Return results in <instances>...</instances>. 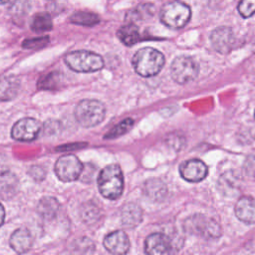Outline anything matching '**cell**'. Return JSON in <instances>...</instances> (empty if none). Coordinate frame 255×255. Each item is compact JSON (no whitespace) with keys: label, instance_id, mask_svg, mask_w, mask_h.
Instances as JSON below:
<instances>
[{"label":"cell","instance_id":"cell-3","mask_svg":"<svg viewBox=\"0 0 255 255\" xmlns=\"http://www.w3.org/2000/svg\"><path fill=\"white\" fill-rule=\"evenodd\" d=\"M65 62L71 70L79 73L96 72L104 67V60L99 54L85 50L67 54Z\"/></svg>","mask_w":255,"mask_h":255},{"label":"cell","instance_id":"cell-6","mask_svg":"<svg viewBox=\"0 0 255 255\" xmlns=\"http://www.w3.org/2000/svg\"><path fill=\"white\" fill-rule=\"evenodd\" d=\"M191 11L188 5L174 0L164 4L160 10V21L167 27L179 29L184 27L189 21Z\"/></svg>","mask_w":255,"mask_h":255},{"label":"cell","instance_id":"cell-12","mask_svg":"<svg viewBox=\"0 0 255 255\" xmlns=\"http://www.w3.org/2000/svg\"><path fill=\"white\" fill-rule=\"evenodd\" d=\"M171 242L169 238L162 233H152L146 237L144 249L150 255H162L171 251Z\"/></svg>","mask_w":255,"mask_h":255},{"label":"cell","instance_id":"cell-1","mask_svg":"<svg viewBox=\"0 0 255 255\" xmlns=\"http://www.w3.org/2000/svg\"><path fill=\"white\" fill-rule=\"evenodd\" d=\"M101 194L108 199H117L124 189V175L119 164H109L104 167L98 177Z\"/></svg>","mask_w":255,"mask_h":255},{"label":"cell","instance_id":"cell-30","mask_svg":"<svg viewBox=\"0 0 255 255\" xmlns=\"http://www.w3.org/2000/svg\"><path fill=\"white\" fill-rule=\"evenodd\" d=\"M49 43L48 37H40L34 39H27L23 42L22 46L26 49H40Z\"/></svg>","mask_w":255,"mask_h":255},{"label":"cell","instance_id":"cell-19","mask_svg":"<svg viewBox=\"0 0 255 255\" xmlns=\"http://www.w3.org/2000/svg\"><path fill=\"white\" fill-rule=\"evenodd\" d=\"M144 193L152 200H162L167 193V188L161 180L150 178L144 183Z\"/></svg>","mask_w":255,"mask_h":255},{"label":"cell","instance_id":"cell-21","mask_svg":"<svg viewBox=\"0 0 255 255\" xmlns=\"http://www.w3.org/2000/svg\"><path fill=\"white\" fill-rule=\"evenodd\" d=\"M118 37L125 45L132 46L139 40L138 28L133 24L125 25L118 31Z\"/></svg>","mask_w":255,"mask_h":255},{"label":"cell","instance_id":"cell-17","mask_svg":"<svg viewBox=\"0 0 255 255\" xmlns=\"http://www.w3.org/2000/svg\"><path fill=\"white\" fill-rule=\"evenodd\" d=\"M122 222L127 227L136 226L142 219V210L135 203H128L122 208Z\"/></svg>","mask_w":255,"mask_h":255},{"label":"cell","instance_id":"cell-9","mask_svg":"<svg viewBox=\"0 0 255 255\" xmlns=\"http://www.w3.org/2000/svg\"><path fill=\"white\" fill-rule=\"evenodd\" d=\"M42 128L41 123L33 118H25L16 122L11 129L14 139L20 141H30L37 137Z\"/></svg>","mask_w":255,"mask_h":255},{"label":"cell","instance_id":"cell-20","mask_svg":"<svg viewBox=\"0 0 255 255\" xmlns=\"http://www.w3.org/2000/svg\"><path fill=\"white\" fill-rule=\"evenodd\" d=\"M60 204L55 197L46 196L41 198L38 203L37 211L45 219H52L58 213Z\"/></svg>","mask_w":255,"mask_h":255},{"label":"cell","instance_id":"cell-31","mask_svg":"<svg viewBox=\"0 0 255 255\" xmlns=\"http://www.w3.org/2000/svg\"><path fill=\"white\" fill-rule=\"evenodd\" d=\"M244 170L248 175L255 177V154L247 156L244 161Z\"/></svg>","mask_w":255,"mask_h":255},{"label":"cell","instance_id":"cell-24","mask_svg":"<svg viewBox=\"0 0 255 255\" xmlns=\"http://www.w3.org/2000/svg\"><path fill=\"white\" fill-rule=\"evenodd\" d=\"M239 178L233 171H228L222 174L219 179V185H221L223 192H236L235 190L239 187Z\"/></svg>","mask_w":255,"mask_h":255},{"label":"cell","instance_id":"cell-11","mask_svg":"<svg viewBox=\"0 0 255 255\" xmlns=\"http://www.w3.org/2000/svg\"><path fill=\"white\" fill-rule=\"evenodd\" d=\"M210 41L213 48L220 54H227L233 47L234 35L229 27H218L212 31Z\"/></svg>","mask_w":255,"mask_h":255},{"label":"cell","instance_id":"cell-25","mask_svg":"<svg viewBox=\"0 0 255 255\" xmlns=\"http://www.w3.org/2000/svg\"><path fill=\"white\" fill-rule=\"evenodd\" d=\"M81 217L87 223H93L100 217V209L93 202L84 204L81 208Z\"/></svg>","mask_w":255,"mask_h":255},{"label":"cell","instance_id":"cell-32","mask_svg":"<svg viewBox=\"0 0 255 255\" xmlns=\"http://www.w3.org/2000/svg\"><path fill=\"white\" fill-rule=\"evenodd\" d=\"M29 174L31 175V177L34 179V180H37V181H41L45 178V169L42 167V166H39V165H33L31 166L30 170H29Z\"/></svg>","mask_w":255,"mask_h":255},{"label":"cell","instance_id":"cell-35","mask_svg":"<svg viewBox=\"0 0 255 255\" xmlns=\"http://www.w3.org/2000/svg\"><path fill=\"white\" fill-rule=\"evenodd\" d=\"M254 52H255V48H254Z\"/></svg>","mask_w":255,"mask_h":255},{"label":"cell","instance_id":"cell-28","mask_svg":"<svg viewBox=\"0 0 255 255\" xmlns=\"http://www.w3.org/2000/svg\"><path fill=\"white\" fill-rule=\"evenodd\" d=\"M237 9L242 17H251L255 13V0H240Z\"/></svg>","mask_w":255,"mask_h":255},{"label":"cell","instance_id":"cell-8","mask_svg":"<svg viewBox=\"0 0 255 255\" xmlns=\"http://www.w3.org/2000/svg\"><path fill=\"white\" fill-rule=\"evenodd\" d=\"M83 169V163L74 154H65L55 163V172L58 178L64 182L78 179Z\"/></svg>","mask_w":255,"mask_h":255},{"label":"cell","instance_id":"cell-23","mask_svg":"<svg viewBox=\"0 0 255 255\" xmlns=\"http://www.w3.org/2000/svg\"><path fill=\"white\" fill-rule=\"evenodd\" d=\"M53 27L52 19L48 13H37L33 16L31 21V28L33 31L41 33L51 30Z\"/></svg>","mask_w":255,"mask_h":255},{"label":"cell","instance_id":"cell-34","mask_svg":"<svg viewBox=\"0 0 255 255\" xmlns=\"http://www.w3.org/2000/svg\"><path fill=\"white\" fill-rule=\"evenodd\" d=\"M10 0H0V5H2V4H5V3H7V2H9Z\"/></svg>","mask_w":255,"mask_h":255},{"label":"cell","instance_id":"cell-15","mask_svg":"<svg viewBox=\"0 0 255 255\" xmlns=\"http://www.w3.org/2000/svg\"><path fill=\"white\" fill-rule=\"evenodd\" d=\"M33 243V238L30 232L26 229L20 228L13 232L10 237V245L12 249L17 253L27 252Z\"/></svg>","mask_w":255,"mask_h":255},{"label":"cell","instance_id":"cell-18","mask_svg":"<svg viewBox=\"0 0 255 255\" xmlns=\"http://www.w3.org/2000/svg\"><path fill=\"white\" fill-rule=\"evenodd\" d=\"M20 89V82L16 77L9 76L0 79V102L14 99Z\"/></svg>","mask_w":255,"mask_h":255},{"label":"cell","instance_id":"cell-14","mask_svg":"<svg viewBox=\"0 0 255 255\" xmlns=\"http://www.w3.org/2000/svg\"><path fill=\"white\" fill-rule=\"evenodd\" d=\"M235 214L242 222L255 223V199L251 196H242L235 205Z\"/></svg>","mask_w":255,"mask_h":255},{"label":"cell","instance_id":"cell-36","mask_svg":"<svg viewBox=\"0 0 255 255\" xmlns=\"http://www.w3.org/2000/svg\"><path fill=\"white\" fill-rule=\"evenodd\" d=\"M254 117H255V113H254Z\"/></svg>","mask_w":255,"mask_h":255},{"label":"cell","instance_id":"cell-2","mask_svg":"<svg viewBox=\"0 0 255 255\" xmlns=\"http://www.w3.org/2000/svg\"><path fill=\"white\" fill-rule=\"evenodd\" d=\"M164 65V56L159 51L145 47L139 49L132 58L135 72L142 77H151L160 72Z\"/></svg>","mask_w":255,"mask_h":255},{"label":"cell","instance_id":"cell-7","mask_svg":"<svg viewBox=\"0 0 255 255\" xmlns=\"http://www.w3.org/2000/svg\"><path fill=\"white\" fill-rule=\"evenodd\" d=\"M198 65L187 56H179L175 58L170 66V74L172 79L178 84H186L193 81L198 75Z\"/></svg>","mask_w":255,"mask_h":255},{"label":"cell","instance_id":"cell-33","mask_svg":"<svg viewBox=\"0 0 255 255\" xmlns=\"http://www.w3.org/2000/svg\"><path fill=\"white\" fill-rule=\"evenodd\" d=\"M4 219H5V210H4V207L2 206V204L0 203V226L3 224Z\"/></svg>","mask_w":255,"mask_h":255},{"label":"cell","instance_id":"cell-22","mask_svg":"<svg viewBox=\"0 0 255 255\" xmlns=\"http://www.w3.org/2000/svg\"><path fill=\"white\" fill-rule=\"evenodd\" d=\"M70 21L77 25L82 26H95L100 22V18L97 14L92 12H86V11H78L75 12L71 17Z\"/></svg>","mask_w":255,"mask_h":255},{"label":"cell","instance_id":"cell-4","mask_svg":"<svg viewBox=\"0 0 255 255\" xmlns=\"http://www.w3.org/2000/svg\"><path fill=\"white\" fill-rule=\"evenodd\" d=\"M106 116L104 104L98 100H83L75 110V117L78 123L85 128H92L103 122Z\"/></svg>","mask_w":255,"mask_h":255},{"label":"cell","instance_id":"cell-13","mask_svg":"<svg viewBox=\"0 0 255 255\" xmlns=\"http://www.w3.org/2000/svg\"><path fill=\"white\" fill-rule=\"evenodd\" d=\"M104 246L113 254H125L129 249V240L126 232L117 230L105 237Z\"/></svg>","mask_w":255,"mask_h":255},{"label":"cell","instance_id":"cell-26","mask_svg":"<svg viewBox=\"0 0 255 255\" xmlns=\"http://www.w3.org/2000/svg\"><path fill=\"white\" fill-rule=\"evenodd\" d=\"M132 125H133L132 119H126V120L122 121L121 123H119L116 127H114L108 133H106L105 138L112 139V138L119 137V136L127 133L131 128Z\"/></svg>","mask_w":255,"mask_h":255},{"label":"cell","instance_id":"cell-10","mask_svg":"<svg viewBox=\"0 0 255 255\" xmlns=\"http://www.w3.org/2000/svg\"><path fill=\"white\" fill-rule=\"evenodd\" d=\"M179 172L183 179L189 182H199L205 178L208 172L206 164L200 159L185 160L179 166Z\"/></svg>","mask_w":255,"mask_h":255},{"label":"cell","instance_id":"cell-27","mask_svg":"<svg viewBox=\"0 0 255 255\" xmlns=\"http://www.w3.org/2000/svg\"><path fill=\"white\" fill-rule=\"evenodd\" d=\"M61 78H62V75L57 72L50 73L49 75H47L41 79L38 86L40 89H45V90L57 89L60 87V84L62 81Z\"/></svg>","mask_w":255,"mask_h":255},{"label":"cell","instance_id":"cell-16","mask_svg":"<svg viewBox=\"0 0 255 255\" xmlns=\"http://www.w3.org/2000/svg\"><path fill=\"white\" fill-rule=\"evenodd\" d=\"M18 179L16 175L8 170L0 171V197L8 199L18 190Z\"/></svg>","mask_w":255,"mask_h":255},{"label":"cell","instance_id":"cell-29","mask_svg":"<svg viewBox=\"0 0 255 255\" xmlns=\"http://www.w3.org/2000/svg\"><path fill=\"white\" fill-rule=\"evenodd\" d=\"M153 13V6L151 4H143L140 5L138 7H136V9H134L133 11L129 12V15L131 16V18H142V17H146V16H150Z\"/></svg>","mask_w":255,"mask_h":255},{"label":"cell","instance_id":"cell-5","mask_svg":"<svg viewBox=\"0 0 255 255\" xmlns=\"http://www.w3.org/2000/svg\"><path fill=\"white\" fill-rule=\"evenodd\" d=\"M183 229L189 234L209 239H215L221 235V229L217 222L203 214H194L185 218Z\"/></svg>","mask_w":255,"mask_h":255}]
</instances>
